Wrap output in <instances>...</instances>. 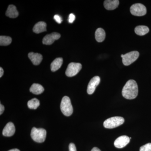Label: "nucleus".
Here are the masks:
<instances>
[{
	"mask_svg": "<svg viewBox=\"0 0 151 151\" xmlns=\"http://www.w3.org/2000/svg\"><path fill=\"white\" fill-rule=\"evenodd\" d=\"M122 94L124 98L128 100L136 98L138 94V87L136 81L132 79L127 81L123 87Z\"/></svg>",
	"mask_w": 151,
	"mask_h": 151,
	"instance_id": "obj_1",
	"label": "nucleus"
},
{
	"mask_svg": "<svg viewBox=\"0 0 151 151\" xmlns=\"http://www.w3.org/2000/svg\"><path fill=\"white\" fill-rule=\"evenodd\" d=\"M31 137L37 142H43L46 137V130L42 128L37 129L33 127L31 132Z\"/></svg>",
	"mask_w": 151,
	"mask_h": 151,
	"instance_id": "obj_2",
	"label": "nucleus"
},
{
	"mask_svg": "<svg viewBox=\"0 0 151 151\" xmlns=\"http://www.w3.org/2000/svg\"><path fill=\"white\" fill-rule=\"evenodd\" d=\"M60 108L61 112L65 116H71L73 113V108L71 101L69 97L67 96H64L62 98Z\"/></svg>",
	"mask_w": 151,
	"mask_h": 151,
	"instance_id": "obj_3",
	"label": "nucleus"
},
{
	"mask_svg": "<svg viewBox=\"0 0 151 151\" xmlns=\"http://www.w3.org/2000/svg\"><path fill=\"white\" fill-rule=\"evenodd\" d=\"M124 119L119 116L111 117L105 120L103 123L104 127L106 129H113L124 124Z\"/></svg>",
	"mask_w": 151,
	"mask_h": 151,
	"instance_id": "obj_4",
	"label": "nucleus"
},
{
	"mask_svg": "<svg viewBox=\"0 0 151 151\" xmlns=\"http://www.w3.org/2000/svg\"><path fill=\"white\" fill-rule=\"evenodd\" d=\"M82 65L81 63H70L68 64L65 74L68 77H72L76 75L81 70Z\"/></svg>",
	"mask_w": 151,
	"mask_h": 151,
	"instance_id": "obj_5",
	"label": "nucleus"
},
{
	"mask_svg": "<svg viewBox=\"0 0 151 151\" xmlns=\"http://www.w3.org/2000/svg\"><path fill=\"white\" fill-rule=\"evenodd\" d=\"M131 14L136 16H143L147 14V9L144 5L141 4H136L130 8Z\"/></svg>",
	"mask_w": 151,
	"mask_h": 151,
	"instance_id": "obj_6",
	"label": "nucleus"
},
{
	"mask_svg": "<svg viewBox=\"0 0 151 151\" xmlns=\"http://www.w3.org/2000/svg\"><path fill=\"white\" fill-rule=\"evenodd\" d=\"M139 55V53L137 51L130 52L124 55L122 59L123 64L127 66L130 65L137 59Z\"/></svg>",
	"mask_w": 151,
	"mask_h": 151,
	"instance_id": "obj_7",
	"label": "nucleus"
},
{
	"mask_svg": "<svg viewBox=\"0 0 151 151\" xmlns=\"http://www.w3.org/2000/svg\"><path fill=\"white\" fill-rule=\"evenodd\" d=\"M100 78L98 76H95L92 78L89 81L87 86V92L88 94H92L95 91L97 86L100 84Z\"/></svg>",
	"mask_w": 151,
	"mask_h": 151,
	"instance_id": "obj_8",
	"label": "nucleus"
},
{
	"mask_svg": "<svg viewBox=\"0 0 151 151\" xmlns=\"http://www.w3.org/2000/svg\"><path fill=\"white\" fill-rule=\"evenodd\" d=\"M60 35L57 32H53L50 34L47 35L42 40V43L46 45H50L54 42L55 41L59 39Z\"/></svg>",
	"mask_w": 151,
	"mask_h": 151,
	"instance_id": "obj_9",
	"label": "nucleus"
},
{
	"mask_svg": "<svg viewBox=\"0 0 151 151\" xmlns=\"http://www.w3.org/2000/svg\"><path fill=\"white\" fill-rule=\"evenodd\" d=\"M128 136H122L117 138L114 142V145L118 148H122L127 145L130 141Z\"/></svg>",
	"mask_w": 151,
	"mask_h": 151,
	"instance_id": "obj_10",
	"label": "nucleus"
},
{
	"mask_svg": "<svg viewBox=\"0 0 151 151\" xmlns=\"http://www.w3.org/2000/svg\"><path fill=\"white\" fill-rule=\"evenodd\" d=\"M15 131V127L13 123L9 122L3 130V135L5 137H12L14 134Z\"/></svg>",
	"mask_w": 151,
	"mask_h": 151,
	"instance_id": "obj_11",
	"label": "nucleus"
},
{
	"mask_svg": "<svg viewBox=\"0 0 151 151\" xmlns=\"http://www.w3.org/2000/svg\"><path fill=\"white\" fill-rule=\"evenodd\" d=\"M28 57L34 65H38L42 61V55L40 53L29 52L28 54Z\"/></svg>",
	"mask_w": 151,
	"mask_h": 151,
	"instance_id": "obj_12",
	"label": "nucleus"
},
{
	"mask_svg": "<svg viewBox=\"0 0 151 151\" xmlns=\"http://www.w3.org/2000/svg\"><path fill=\"white\" fill-rule=\"evenodd\" d=\"M119 0H106L104 2L105 9L108 10H113L118 7L119 5Z\"/></svg>",
	"mask_w": 151,
	"mask_h": 151,
	"instance_id": "obj_13",
	"label": "nucleus"
},
{
	"mask_svg": "<svg viewBox=\"0 0 151 151\" xmlns=\"http://www.w3.org/2000/svg\"><path fill=\"white\" fill-rule=\"evenodd\" d=\"M6 15L11 18L17 17L18 16L19 12L17 9L16 7L13 5H10L6 12Z\"/></svg>",
	"mask_w": 151,
	"mask_h": 151,
	"instance_id": "obj_14",
	"label": "nucleus"
},
{
	"mask_svg": "<svg viewBox=\"0 0 151 151\" xmlns=\"http://www.w3.org/2000/svg\"><path fill=\"white\" fill-rule=\"evenodd\" d=\"M46 24L44 22H38L35 24L33 29L34 32L37 34L46 31Z\"/></svg>",
	"mask_w": 151,
	"mask_h": 151,
	"instance_id": "obj_15",
	"label": "nucleus"
},
{
	"mask_svg": "<svg viewBox=\"0 0 151 151\" xmlns=\"http://www.w3.org/2000/svg\"><path fill=\"white\" fill-rule=\"evenodd\" d=\"M63 62V60L61 58H58L55 59L52 63L50 65L52 71L55 72L58 70L61 67Z\"/></svg>",
	"mask_w": 151,
	"mask_h": 151,
	"instance_id": "obj_16",
	"label": "nucleus"
},
{
	"mask_svg": "<svg viewBox=\"0 0 151 151\" xmlns=\"http://www.w3.org/2000/svg\"><path fill=\"white\" fill-rule=\"evenodd\" d=\"M105 30L101 28H99L96 30L95 33V37L96 40L98 42H102L105 38Z\"/></svg>",
	"mask_w": 151,
	"mask_h": 151,
	"instance_id": "obj_17",
	"label": "nucleus"
},
{
	"mask_svg": "<svg viewBox=\"0 0 151 151\" xmlns=\"http://www.w3.org/2000/svg\"><path fill=\"white\" fill-rule=\"evenodd\" d=\"M30 92L35 94H42L44 91V88L40 84H33L30 88Z\"/></svg>",
	"mask_w": 151,
	"mask_h": 151,
	"instance_id": "obj_18",
	"label": "nucleus"
},
{
	"mask_svg": "<svg viewBox=\"0 0 151 151\" xmlns=\"http://www.w3.org/2000/svg\"><path fill=\"white\" fill-rule=\"evenodd\" d=\"M149 29L146 26H138L135 28V32L137 35H145L149 32Z\"/></svg>",
	"mask_w": 151,
	"mask_h": 151,
	"instance_id": "obj_19",
	"label": "nucleus"
},
{
	"mask_svg": "<svg viewBox=\"0 0 151 151\" xmlns=\"http://www.w3.org/2000/svg\"><path fill=\"white\" fill-rule=\"evenodd\" d=\"M39 100L37 98H33L28 102L27 105L28 108L30 109H36L40 106Z\"/></svg>",
	"mask_w": 151,
	"mask_h": 151,
	"instance_id": "obj_20",
	"label": "nucleus"
},
{
	"mask_svg": "<svg viewBox=\"0 0 151 151\" xmlns=\"http://www.w3.org/2000/svg\"><path fill=\"white\" fill-rule=\"evenodd\" d=\"M12 42V38L6 36L0 37V45L1 46H7L10 44Z\"/></svg>",
	"mask_w": 151,
	"mask_h": 151,
	"instance_id": "obj_21",
	"label": "nucleus"
},
{
	"mask_svg": "<svg viewBox=\"0 0 151 151\" xmlns=\"http://www.w3.org/2000/svg\"><path fill=\"white\" fill-rule=\"evenodd\" d=\"M140 151H151V143H149L141 147Z\"/></svg>",
	"mask_w": 151,
	"mask_h": 151,
	"instance_id": "obj_22",
	"label": "nucleus"
},
{
	"mask_svg": "<svg viewBox=\"0 0 151 151\" xmlns=\"http://www.w3.org/2000/svg\"><path fill=\"white\" fill-rule=\"evenodd\" d=\"M54 19L58 23L60 24L62 22V18L58 15H55L54 17Z\"/></svg>",
	"mask_w": 151,
	"mask_h": 151,
	"instance_id": "obj_23",
	"label": "nucleus"
},
{
	"mask_svg": "<svg viewBox=\"0 0 151 151\" xmlns=\"http://www.w3.org/2000/svg\"><path fill=\"white\" fill-rule=\"evenodd\" d=\"M69 151H76V147L73 143H71L69 145Z\"/></svg>",
	"mask_w": 151,
	"mask_h": 151,
	"instance_id": "obj_24",
	"label": "nucleus"
},
{
	"mask_svg": "<svg viewBox=\"0 0 151 151\" xmlns=\"http://www.w3.org/2000/svg\"><path fill=\"white\" fill-rule=\"evenodd\" d=\"M75 16L73 14H70L69 15V19H68V22L70 23H72L73 21L75 20Z\"/></svg>",
	"mask_w": 151,
	"mask_h": 151,
	"instance_id": "obj_25",
	"label": "nucleus"
},
{
	"mask_svg": "<svg viewBox=\"0 0 151 151\" xmlns=\"http://www.w3.org/2000/svg\"><path fill=\"white\" fill-rule=\"evenodd\" d=\"M4 107L1 104H0V115H2L4 111Z\"/></svg>",
	"mask_w": 151,
	"mask_h": 151,
	"instance_id": "obj_26",
	"label": "nucleus"
},
{
	"mask_svg": "<svg viewBox=\"0 0 151 151\" xmlns=\"http://www.w3.org/2000/svg\"><path fill=\"white\" fill-rule=\"evenodd\" d=\"M4 70L1 67L0 68V77H1L4 75Z\"/></svg>",
	"mask_w": 151,
	"mask_h": 151,
	"instance_id": "obj_27",
	"label": "nucleus"
},
{
	"mask_svg": "<svg viewBox=\"0 0 151 151\" xmlns=\"http://www.w3.org/2000/svg\"><path fill=\"white\" fill-rule=\"evenodd\" d=\"M91 151H101V150H100V149H98V148L95 147H94L92 149Z\"/></svg>",
	"mask_w": 151,
	"mask_h": 151,
	"instance_id": "obj_28",
	"label": "nucleus"
},
{
	"mask_svg": "<svg viewBox=\"0 0 151 151\" xmlns=\"http://www.w3.org/2000/svg\"><path fill=\"white\" fill-rule=\"evenodd\" d=\"M8 151H20L19 150H18V149H12V150H10Z\"/></svg>",
	"mask_w": 151,
	"mask_h": 151,
	"instance_id": "obj_29",
	"label": "nucleus"
},
{
	"mask_svg": "<svg viewBox=\"0 0 151 151\" xmlns=\"http://www.w3.org/2000/svg\"><path fill=\"white\" fill-rule=\"evenodd\" d=\"M124 57V55L122 54V55H121V57L122 58H123V57Z\"/></svg>",
	"mask_w": 151,
	"mask_h": 151,
	"instance_id": "obj_30",
	"label": "nucleus"
}]
</instances>
